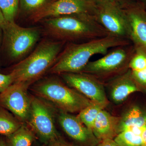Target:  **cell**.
Listing matches in <instances>:
<instances>
[{
  "label": "cell",
  "mask_w": 146,
  "mask_h": 146,
  "mask_svg": "<svg viewBox=\"0 0 146 146\" xmlns=\"http://www.w3.org/2000/svg\"><path fill=\"white\" fill-rule=\"evenodd\" d=\"M130 44L129 40L108 35L80 43H69L49 71L52 74L81 72L93 56L106 54L110 49Z\"/></svg>",
  "instance_id": "cell-1"
},
{
  "label": "cell",
  "mask_w": 146,
  "mask_h": 146,
  "mask_svg": "<svg viewBox=\"0 0 146 146\" xmlns=\"http://www.w3.org/2000/svg\"><path fill=\"white\" fill-rule=\"evenodd\" d=\"M45 32L57 41L86 42L110 35L91 14H72L44 20Z\"/></svg>",
  "instance_id": "cell-2"
},
{
  "label": "cell",
  "mask_w": 146,
  "mask_h": 146,
  "mask_svg": "<svg viewBox=\"0 0 146 146\" xmlns=\"http://www.w3.org/2000/svg\"><path fill=\"white\" fill-rule=\"evenodd\" d=\"M65 43L60 41H42L31 54L13 68L10 73L13 83L21 82L30 86L39 80L54 65Z\"/></svg>",
  "instance_id": "cell-3"
},
{
  "label": "cell",
  "mask_w": 146,
  "mask_h": 146,
  "mask_svg": "<svg viewBox=\"0 0 146 146\" xmlns=\"http://www.w3.org/2000/svg\"><path fill=\"white\" fill-rule=\"evenodd\" d=\"M33 90L38 96L68 113H79L93 102L57 79L44 80L35 85Z\"/></svg>",
  "instance_id": "cell-4"
},
{
  "label": "cell",
  "mask_w": 146,
  "mask_h": 146,
  "mask_svg": "<svg viewBox=\"0 0 146 146\" xmlns=\"http://www.w3.org/2000/svg\"><path fill=\"white\" fill-rule=\"evenodd\" d=\"M136 48L130 44L111 49L100 59L89 61L81 72L86 73L99 78H114L127 71L129 62Z\"/></svg>",
  "instance_id": "cell-5"
},
{
  "label": "cell",
  "mask_w": 146,
  "mask_h": 146,
  "mask_svg": "<svg viewBox=\"0 0 146 146\" xmlns=\"http://www.w3.org/2000/svg\"><path fill=\"white\" fill-rule=\"evenodd\" d=\"M7 51L14 60L23 57L31 50L40 37L37 28H25L15 22H5L0 25Z\"/></svg>",
  "instance_id": "cell-6"
},
{
  "label": "cell",
  "mask_w": 146,
  "mask_h": 146,
  "mask_svg": "<svg viewBox=\"0 0 146 146\" xmlns=\"http://www.w3.org/2000/svg\"><path fill=\"white\" fill-rule=\"evenodd\" d=\"M94 16L110 35L129 40L127 19L123 9L118 4L96 5Z\"/></svg>",
  "instance_id": "cell-7"
},
{
  "label": "cell",
  "mask_w": 146,
  "mask_h": 146,
  "mask_svg": "<svg viewBox=\"0 0 146 146\" xmlns=\"http://www.w3.org/2000/svg\"><path fill=\"white\" fill-rule=\"evenodd\" d=\"M96 8V5L91 0H54L31 15L30 18L37 22L72 14L86 13L94 16Z\"/></svg>",
  "instance_id": "cell-8"
},
{
  "label": "cell",
  "mask_w": 146,
  "mask_h": 146,
  "mask_svg": "<svg viewBox=\"0 0 146 146\" xmlns=\"http://www.w3.org/2000/svg\"><path fill=\"white\" fill-rule=\"evenodd\" d=\"M61 77L68 86L94 102L106 106L108 103L102 84L94 76L83 72L64 73Z\"/></svg>",
  "instance_id": "cell-9"
},
{
  "label": "cell",
  "mask_w": 146,
  "mask_h": 146,
  "mask_svg": "<svg viewBox=\"0 0 146 146\" xmlns=\"http://www.w3.org/2000/svg\"><path fill=\"white\" fill-rule=\"evenodd\" d=\"M29 85L23 83L12 84L0 94V107L5 108L20 121L29 119L31 98L27 89Z\"/></svg>",
  "instance_id": "cell-10"
},
{
  "label": "cell",
  "mask_w": 146,
  "mask_h": 146,
  "mask_svg": "<svg viewBox=\"0 0 146 146\" xmlns=\"http://www.w3.org/2000/svg\"><path fill=\"white\" fill-rule=\"evenodd\" d=\"M52 112L48 106L42 100L31 98V106L29 119L30 124L39 136L48 143L57 138Z\"/></svg>",
  "instance_id": "cell-11"
},
{
  "label": "cell",
  "mask_w": 146,
  "mask_h": 146,
  "mask_svg": "<svg viewBox=\"0 0 146 146\" xmlns=\"http://www.w3.org/2000/svg\"><path fill=\"white\" fill-rule=\"evenodd\" d=\"M127 19L129 40L135 48L146 52V11L141 3L136 2L123 7Z\"/></svg>",
  "instance_id": "cell-12"
},
{
  "label": "cell",
  "mask_w": 146,
  "mask_h": 146,
  "mask_svg": "<svg viewBox=\"0 0 146 146\" xmlns=\"http://www.w3.org/2000/svg\"><path fill=\"white\" fill-rule=\"evenodd\" d=\"M61 111L58 121L68 136L81 146H96L100 141L93 131L85 126L77 116Z\"/></svg>",
  "instance_id": "cell-13"
},
{
  "label": "cell",
  "mask_w": 146,
  "mask_h": 146,
  "mask_svg": "<svg viewBox=\"0 0 146 146\" xmlns=\"http://www.w3.org/2000/svg\"><path fill=\"white\" fill-rule=\"evenodd\" d=\"M120 118L111 115L104 109L99 112L92 128L93 133L99 141L114 139L119 133Z\"/></svg>",
  "instance_id": "cell-14"
},
{
  "label": "cell",
  "mask_w": 146,
  "mask_h": 146,
  "mask_svg": "<svg viewBox=\"0 0 146 146\" xmlns=\"http://www.w3.org/2000/svg\"><path fill=\"white\" fill-rule=\"evenodd\" d=\"M135 80L129 70L113 78L110 94L112 101L117 104L121 103L131 94L139 91Z\"/></svg>",
  "instance_id": "cell-15"
},
{
  "label": "cell",
  "mask_w": 146,
  "mask_h": 146,
  "mask_svg": "<svg viewBox=\"0 0 146 146\" xmlns=\"http://www.w3.org/2000/svg\"><path fill=\"white\" fill-rule=\"evenodd\" d=\"M129 68L136 81L146 86V52L136 48Z\"/></svg>",
  "instance_id": "cell-16"
},
{
  "label": "cell",
  "mask_w": 146,
  "mask_h": 146,
  "mask_svg": "<svg viewBox=\"0 0 146 146\" xmlns=\"http://www.w3.org/2000/svg\"><path fill=\"white\" fill-rule=\"evenodd\" d=\"M146 126V113L139 108L133 107L120 117L118 132L120 133L133 127Z\"/></svg>",
  "instance_id": "cell-17"
},
{
  "label": "cell",
  "mask_w": 146,
  "mask_h": 146,
  "mask_svg": "<svg viewBox=\"0 0 146 146\" xmlns=\"http://www.w3.org/2000/svg\"><path fill=\"white\" fill-rule=\"evenodd\" d=\"M22 125L21 121L11 112L0 107V135L9 136Z\"/></svg>",
  "instance_id": "cell-18"
},
{
  "label": "cell",
  "mask_w": 146,
  "mask_h": 146,
  "mask_svg": "<svg viewBox=\"0 0 146 146\" xmlns=\"http://www.w3.org/2000/svg\"><path fill=\"white\" fill-rule=\"evenodd\" d=\"M7 146H31L34 141L33 132L29 128L22 125L15 132L6 137Z\"/></svg>",
  "instance_id": "cell-19"
},
{
  "label": "cell",
  "mask_w": 146,
  "mask_h": 146,
  "mask_svg": "<svg viewBox=\"0 0 146 146\" xmlns=\"http://www.w3.org/2000/svg\"><path fill=\"white\" fill-rule=\"evenodd\" d=\"M106 106L93 102L79 112L77 117L85 126L92 131L97 116Z\"/></svg>",
  "instance_id": "cell-20"
},
{
  "label": "cell",
  "mask_w": 146,
  "mask_h": 146,
  "mask_svg": "<svg viewBox=\"0 0 146 146\" xmlns=\"http://www.w3.org/2000/svg\"><path fill=\"white\" fill-rule=\"evenodd\" d=\"M19 6V0H0V9L5 22H15Z\"/></svg>",
  "instance_id": "cell-21"
},
{
  "label": "cell",
  "mask_w": 146,
  "mask_h": 146,
  "mask_svg": "<svg viewBox=\"0 0 146 146\" xmlns=\"http://www.w3.org/2000/svg\"><path fill=\"white\" fill-rule=\"evenodd\" d=\"M114 140L119 146H142V137L129 130L118 133Z\"/></svg>",
  "instance_id": "cell-22"
},
{
  "label": "cell",
  "mask_w": 146,
  "mask_h": 146,
  "mask_svg": "<svg viewBox=\"0 0 146 146\" xmlns=\"http://www.w3.org/2000/svg\"><path fill=\"white\" fill-rule=\"evenodd\" d=\"M49 2V0H19V5L23 12L31 15Z\"/></svg>",
  "instance_id": "cell-23"
},
{
  "label": "cell",
  "mask_w": 146,
  "mask_h": 146,
  "mask_svg": "<svg viewBox=\"0 0 146 146\" xmlns=\"http://www.w3.org/2000/svg\"><path fill=\"white\" fill-rule=\"evenodd\" d=\"M13 83V79L10 74L7 75L0 74V94Z\"/></svg>",
  "instance_id": "cell-24"
},
{
  "label": "cell",
  "mask_w": 146,
  "mask_h": 146,
  "mask_svg": "<svg viewBox=\"0 0 146 146\" xmlns=\"http://www.w3.org/2000/svg\"><path fill=\"white\" fill-rule=\"evenodd\" d=\"M48 143V146H74L61 139L58 136Z\"/></svg>",
  "instance_id": "cell-25"
},
{
  "label": "cell",
  "mask_w": 146,
  "mask_h": 146,
  "mask_svg": "<svg viewBox=\"0 0 146 146\" xmlns=\"http://www.w3.org/2000/svg\"><path fill=\"white\" fill-rule=\"evenodd\" d=\"M96 146H119L114 139H106L100 141Z\"/></svg>",
  "instance_id": "cell-26"
},
{
  "label": "cell",
  "mask_w": 146,
  "mask_h": 146,
  "mask_svg": "<svg viewBox=\"0 0 146 146\" xmlns=\"http://www.w3.org/2000/svg\"><path fill=\"white\" fill-rule=\"evenodd\" d=\"M115 1L121 7L137 2L136 1V0H115Z\"/></svg>",
  "instance_id": "cell-27"
},
{
  "label": "cell",
  "mask_w": 146,
  "mask_h": 146,
  "mask_svg": "<svg viewBox=\"0 0 146 146\" xmlns=\"http://www.w3.org/2000/svg\"><path fill=\"white\" fill-rule=\"evenodd\" d=\"M91 1L96 5L107 3H116L115 0H91Z\"/></svg>",
  "instance_id": "cell-28"
},
{
  "label": "cell",
  "mask_w": 146,
  "mask_h": 146,
  "mask_svg": "<svg viewBox=\"0 0 146 146\" xmlns=\"http://www.w3.org/2000/svg\"><path fill=\"white\" fill-rule=\"evenodd\" d=\"M141 137L142 140V146H146V127L143 131Z\"/></svg>",
  "instance_id": "cell-29"
},
{
  "label": "cell",
  "mask_w": 146,
  "mask_h": 146,
  "mask_svg": "<svg viewBox=\"0 0 146 146\" xmlns=\"http://www.w3.org/2000/svg\"><path fill=\"white\" fill-rule=\"evenodd\" d=\"M0 146H7L5 140L3 138L0 137Z\"/></svg>",
  "instance_id": "cell-30"
},
{
  "label": "cell",
  "mask_w": 146,
  "mask_h": 146,
  "mask_svg": "<svg viewBox=\"0 0 146 146\" xmlns=\"http://www.w3.org/2000/svg\"><path fill=\"white\" fill-rule=\"evenodd\" d=\"M5 22V21L4 18L3 16L2 13L1 11V9H0V25H1L3 23H4Z\"/></svg>",
  "instance_id": "cell-31"
},
{
  "label": "cell",
  "mask_w": 146,
  "mask_h": 146,
  "mask_svg": "<svg viewBox=\"0 0 146 146\" xmlns=\"http://www.w3.org/2000/svg\"><path fill=\"white\" fill-rule=\"evenodd\" d=\"M141 2V3L144 6V7L145 8L146 7V0H140Z\"/></svg>",
  "instance_id": "cell-32"
},
{
  "label": "cell",
  "mask_w": 146,
  "mask_h": 146,
  "mask_svg": "<svg viewBox=\"0 0 146 146\" xmlns=\"http://www.w3.org/2000/svg\"><path fill=\"white\" fill-rule=\"evenodd\" d=\"M2 30L1 28V27L0 26V42H1V32H2Z\"/></svg>",
  "instance_id": "cell-33"
}]
</instances>
